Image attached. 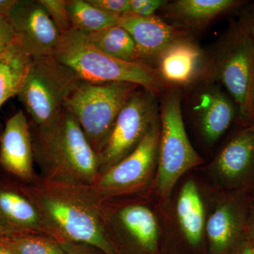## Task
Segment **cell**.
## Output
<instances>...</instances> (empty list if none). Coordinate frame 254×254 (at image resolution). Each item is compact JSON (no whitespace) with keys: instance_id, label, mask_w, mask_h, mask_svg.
<instances>
[{"instance_id":"6da1fadb","label":"cell","mask_w":254,"mask_h":254,"mask_svg":"<svg viewBox=\"0 0 254 254\" xmlns=\"http://www.w3.org/2000/svg\"><path fill=\"white\" fill-rule=\"evenodd\" d=\"M21 185L63 242L91 246L115 254L107 235L101 200L91 187L50 181L43 177Z\"/></svg>"},{"instance_id":"7a4b0ae2","label":"cell","mask_w":254,"mask_h":254,"mask_svg":"<svg viewBox=\"0 0 254 254\" xmlns=\"http://www.w3.org/2000/svg\"><path fill=\"white\" fill-rule=\"evenodd\" d=\"M34 159L50 181L92 186L99 177L98 155L74 117L64 108L53 123L33 127Z\"/></svg>"},{"instance_id":"3957f363","label":"cell","mask_w":254,"mask_h":254,"mask_svg":"<svg viewBox=\"0 0 254 254\" xmlns=\"http://www.w3.org/2000/svg\"><path fill=\"white\" fill-rule=\"evenodd\" d=\"M61 36L53 56L72 70L82 81L133 83L155 94L168 88L153 66L123 61L105 54L91 44L83 33L74 28Z\"/></svg>"},{"instance_id":"277c9868","label":"cell","mask_w":254,"mask_h":254,"mask_svg":"<svg viewBox=\"0 0 254 254\" xmlns=\"http://www.w3.org/2000/svg\"><path fill=\"white\" fill-rule=\"evenodd\" d=\"M206 79L220 83L238 110L246 125L254 123L252 91L254 82V47L245 23L239 17L220 38L208 58Z\"/></svg>"},{"instance_id":"5b68a950","label":"cell","mask_w":254,"mask_h":254,"mask_svg":"<svg viewBox=\"0 0 254 254\" xmlns=\"http://www.w3.org/2000/svg\"><path fill=\"white\" fill-rule=\"evenodd\" d=\"M138 88L133 83H96L81 80L68 97L64 108L76 119L98 155L119 113Z\"/></svg>"},{"instance_id":"8992f818","label":"cell","mask_w":254,"mask_h":254,"mask_svg":"<svg viewBox=\"0 0 254 254\" xmlns=\"http://www.w3.org/2000/svg\"><path fill=\"white\" fill-rule=\"evenodd\" d=\"M80 81L72 70L54 56L31 58L17 96L31 118L33 127L41 128L53 123Z\"/></svg>"},{"instance_id":"52a82bcc","label":"cell","mask_w":254,"mask_h":254,"mask_svg":"<svg viewBox=\"0 0 254 254\" xmlns=\"http://www.w3.org/2000/svg\"><path fill=\"white\" fill-rule=\"evenodd\" d=\"M181 102L180 92L171 90L165 95L160 110L156 187L163 198L171 194L182 175L203 162L187 135Z\"/></svg>"},{"instance_id":"ba28073f","label":"cell","mask_w":254,"mask_h":254,"mask_svg":"<svg viewBox=\"0 0 254 254\" xmlns=\"http://www.w3.org/2000/svg\"><path fill=\"white\" fill-rule=\"evenodd\" d=\"M156 95L139 87L130 97L119 113L98 155L100 173L133 151L150 127L160 118Z\"/></svg>"},{"instance_id":"9c48e42d","label":"cell","mask_w":254,"mask_h":254,"mask_svg":"<svg viewBox=\"0 0 254 254\" xmlns=\"http://www.w3.org/2000/svg\"><path fill=\"white\" fill-rule=\"evenodd\" d=\"M160 135L159 118L133 151L100 174L90 187L100 200L134 193L148 183L158 160Z\"/></svg>"},{"instance_id":"30bf717a","label":"cell","mask_w":254,"mask_h":254,"mask_svg":"<svg viewBox=\"0 0 254 254\" xmlns=\"http://www.w3.org/2000/svg\"><path fill=\"white\" fill-rule=\"evenodd\" d=\"M214 173L231 194L254 192V122L227 141L212 165Z\"/></svg>"},{"instance_id":"8fae6325","label":"cell","mask_w":254,"mask_h":254,"mask_svg":"<svg viewBox=\"0 0 254 254\" xmlns=\"http://www.w3.org/2000/svg\"><path fill=\"white\" fill-rule=\"evenodd\" d=\"M153 67L165 86L183 88L206 79L208 58L190 35L169 45L157 57Z\"/></svg>"},{"instance_id":"7c38bea8","label":"cell","mask_w":254,"mask_h":254,"mask_svg":"<svg viewBox=\"0 0 254 254\" xmlns=\"http://www.w3.org/2000/svg\"><path fill=\"white\" fill-rule=\"evenodd\" d=\"M9 18L31 58L54 55L61 34L40 0H17Z\"/></svg>"},{"instance_id":"4fadbf2b","label":"cell","mask_w":254,"mask_h":254,"mask_svg":"<svg viewBox=\"0 0 254 254\" xmlns=\"http://www.w3.org/2000/svg\"><path fill=\"white\" fill-rule=\"evenodd\" d=\"M0 233L6 236L38 234L64 242L21 185L11 182L0 183Z\"/></svg>"},{"instance_id":"5bb4252c","label":"cell","mask_w":254,"mask_h":254,"mask_svg":"<svg viewBox=\"0 0 254 254\" xmlns=\"http://www.w3.org/2000/svg\"><path fill=\"white\" fill-rule=\"evenodd\" d=\"M203 82L193 95L191 111L200 135L206 143L213 144L238 118V110L231 97L215 82Z\"/></svg>"},{"instance_id":"9a60e30c","label":"cell","mask_w":254,"mask_h":254,"mask_svg":"<svg viewBox=\"0 0 254 254\" xmlns=\"http://www.w3.org/2000/svg\"><path fill=\"white\" fill-rule=\"evenodd\" d=\"M250 197L231 194L219 203L205 222L212 254H226L243 240L247 230Z\"/></svg>"},{"instance_id":"2e32d148","label":"cell","mask_w":254,"mask_h":254,"mask_svg":"<svg viewBox=\"0 0 254 254\" xmlns=\"http://www.w3.org/2000/svg\"><path fill=\"white\" fill-rule=\"evenodd\" d=\"M31 127L21 110L8 120L0 136V163L5 171L31 182L35 180Z\"/></svg>"},{"instance_id":"e0dca14e","label":"cell","mask_w":254,"mask_h":254,"mask_svg":"<svg viewBox=\"0 0 254 254\" xmlns=\"http://www.w3.org/2000/svg\"><path fill=\"white\" fill-rule=\"evenodd\" d=\"M118 24L132 37L142 63L153 66L155 59L165 48L190 32L165 21L160 16H127L119 18Z\"/></svg>"},{"instance_id":"ac0fdd59","label":"cell","mask_w":254,"mask_h":254,"mask_svg":"<svg viewBox=\"0 0 254 254\" xmlns=\"http://www.w3.org/2000/svg\"><path fill=\"white\" fill-rule=\"evenodd\" d=\"M247 4L242 0H176L162 9L174 26L187 31H199L224 15Z\"/></svg>"},{"instance_id":"d6986e66","label":"cell","mask_w":254,"mask_h":254,"mask_svg":"<svg viewBox=\"0 0 254 254\" xmlns=\"http://www.w3.org/2000/svg\"><path fill=\"white\" fill-rule=\"evenodd\" d=\"M179 224L190 245H198L205 227L204 205L198 187L193 180L182 187L177 203Z\"/></svg>"},{"instance_id":"ffe728a7","label":"cell","mask_w":254,"mask_h":254,"mask_svg":"<svg viewBox=\"0 0 254 254\" xmlns=\"http://www.w3.org/2000/svg\"><path fill=\"white\" fill-rule=\"evenodd\" d=\"M31 62V56L23 48L18 36L0 54V108L6 100L18 95Z\"/></svg>"},{"instance_id":"44dd1931","label":"cell","mask_w":254,"mask_h":254,"mask_svg":"<svg viewBox=\"0 0 254 254\" xmlns=\"http://www.w3.org/2000/svg\"><path fill=\"white\" fill-rule=\"evenodd\" d=\"M119 218L125 230L144 250L153 252L158 246L159 227L153 212L141 205H128L120 210Z\"/></svg>"},{"instance_id":"7402d4cb","label":"cell","mask_w":254,"mask_h":254,"mask_svg":"<svg viewBox=\"0 0 254 254\" xmlns=\"http://www.w3.org/2000/svg\"><path fill=\"white\" fill-rule=\"evenodd\" d=\"M83 34L91 44L105 54L123 61L141 63L136 43L131 35L118 24L95 33Z\"/></svg>"},{"instance_id":"603a6c76","label":"cell","mask_w":254,"mask_h":254,"mask_svg":"<svg viewBox=\"0 0 254 254\" xmlns=\"http://www.w3.org/2000/svg\"><path fill=\"white\" fill-rule=\"evenodd\" d=\"M66 6L73 28L83 33L115 26L120 18L98 9L88 0H66Z\"/></svg>"},{"instance_id":"cb8c5ba5","label":"cell","mask_w":254,"mask_h":254,"mask_svg":"<svg viewBox=\"0 0 254 254\" xmlns=\"http://www.w3.org/2000/svg\"><path fill=\"white\" fill-rule=\"evenodd\" d=\"M6 237L18 254H66L60 242L45 235L22 234Z\"/></svg>"},{"instance_id":"d4e9b609","label":"cell","mask_w":254,"mask_h":254,"mask_svg":"<svg viewBox=\"0 0 254 254\" xmlns=\"http://www.w3.org/2000/svg\"><path fill=\"white\" fill-rule=\"evenodd\" d=\"M40 1L46 9L61 36L72 29L66 6V0H40Z\"/></svg>"},{"instance_id":"484cf974","label":"cell","mask_w":254,"mask_h":254,"mask_svg":"<svg viewBox=\"0 0 254 254\" xmlns=\"http://www.w3.org/2000/svg\"><path fill=\"white\" fill-rule=\"evenodd\" d=\"M168 1L166 0H129V15L142 17L154 16L158 10H161L168 4Z\"/></svg>"},{"instance_id":"4316f807","label":"cell","mask_w":254,"mask_h":254,"mask_svg":"<svg viewBox=\"0 0 254 254\" xmlns=\"http://www.w3.org/2000/svg\"><path fill=\"white\" fill-rule=\"evenodd\" d=\"M93 6L112 15L122 17L129 15V0H88Z\"/></svg>"},{"instance_id":"83f0119b","label":"cell","mask_w":254,"mask_h":254,"mask_svg":"<svg viewBox=\"0 0 254 254\" xmlns=\"http://www.w3.org/2000/svg\"><path fill=\"white\" fill-rule=\"evenodd\" d=\"M18 34L8 16H0V54L17 39Z\"/></svg>"},{"instance_id":"f1b7e54d","label":"cell","mask_w":254,"mask_h":254,"mask_svg":"<svg viewBox=\"0 0 254 254\" xmlns=\"http://www.w3.org/2000/svg\"><path fill=\"white\" fill-rule=\"evenodd\" d=\"M239 17L245 23L254 47V4L242 7Z\"/></svg>"},{"instance_id":"f546056e","label":"cell","mask_w":254,"mask_h":254,"mask_svg":"<svg viewBox=\"0 0 254 254\" xmlns=\"http://www.w3.org/2000/svg\"><path fill=\"white\" fill-rule=\"evenodd\" d=\"M229 254H254V244L245 235Z\"/></svg>"},{"instance_id":"4dcf8cb0","label":"cell","mask_w":254,"mask_h":254,"mask_svg":"<svg viewBox=\"0 0 254 254\" xmlns=\"http://www.w3.org/2000/svg\"><path fill=\"white\" fill-rule=\"evenodd\" d=\"M246 236L254 244V192L253 196L250 200Z\"/></svg>"},{"instance_id":"1f68e13d","label":"cell","mask_w":254,"mask_h":254,"mask_svg":"<svg viewBox=\"0 0 254 254\" xmlns=\"http://www.w3.org/2000/svg\"><path fill=\"white\" fill-rule=\"evenodd\" d=\"M0 254H18L7 237L0 233Z\"/></svg>"},{"instance_id":"d6a6232c","label":"cell","mask_w":254,"mask_h":254,"mask_svg":"<svg viewBox=\"0 0 254 254\" xmlns=\"http://www.w3.org/2000/svg\"><path fill=\"white\" fill-rule=\"evenodd\" d=\"M17 2V0H0V16H8Z\"/></svg>"},{"instance_id":"836d02e7","label":"cell","mask_w":254,"mask_h":254,"mask_svg":"<svg viewBox=\"0 0 254 254\" xmlns=\"http://www.w3.org/2000/svg\"><path fill=\"white\" fill-rule=\"evenodd\" d=\"M252 109H253V118L254 122V82L253 86V91H252Z\"/></svg>"},{"instance_id":"e575fe53","label":"cell","mask_w":254,"mask_h":254,"mask_svg":"<svg viewBox=\"0 0 254 254\" xmlns=\"http://www.w3.org/2000/svg\"><path fill=\"white\" fill-rule=\"evenodd\" d=\"M66 254H84V253H82V252H77V251H70V252H66Z\"/></svg>"}]
</instances>
